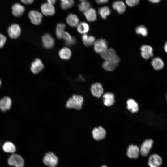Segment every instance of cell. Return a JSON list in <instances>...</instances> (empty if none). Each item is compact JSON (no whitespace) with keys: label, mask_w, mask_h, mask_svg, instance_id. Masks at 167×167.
Returning a JSON list of instances; mask_svg holds the SVG:
<instances>
[{"label":"cell","mask_w":167,"mask_h":167,"mask_svg":"<svg viewBox=\"0 0 167 167\" xmlns=\"http://www.w3.org/2000/svg\"><path fill=\"white\" fill-rule=\"evenodd\" d=\"M101 57L105 61H109L118 65L120 59L116 54L115 50L111 48H107L105 51L100 54Z\"/></svg>","instance_id":"2"},{"label":"cell","mask_w":167,"mask_h":167,"mask_svg":"<svg viewBox=\"0 0 167 167\" xmlns=\"http://www.w3.org/2000/svg\"><path fill=\"white\" fill-rule=\"evenodd\" d=\"M108 43L107 41L103 39H99L95 41L94 49L95 52L101 54L107 49Z\"/></svg>","instance_id":"5"},{"label":"cell","mask_w":167,"mask_h":167,"mask_svg":"<svg viewBox=\"0 0 167 167\" xmlns=\"http://www.w3.org/2000/svg\"><path fill=\"white\" fill-rule=\"evenodd\" d=\"M3 149L5 152L9 153H13L16 150L15 146L10 142L5 143L3 146Z\"/></svg>","instance_id":"29"},{"label":"cell","mask_w":167,"mask_h":167,"mask_svg":"<svg viewBox=\"0 0 167 167\" xmlns=\"http://www.w3.org/2000/svg\"><path fill=\"white\" fill-rule=\"evenodd\" d=\"M104 103L107 106L112 105L115 101L114 95L112 93L107 92L105 93L103 96Z\"/></svg>","instance_id":"18"},{"label":"cell","mask_w":167,"mask_h":167,"mask_svg":"<svg viewBox=\"0 0 167 167\" xmlns=\"http://www.w3.org/2000/svg\"><path fill=\"white\" fill-rule=\"evenodd\" d=\"M162 162V159L160 155L154 154L149 156L148 163L150 167H160Z\"/></svg>","instance_id":"7"},{"label":"cell","mask_w":167,"mask_h":167,"mask_svg":"<svg viewBox=\"0 0 167 167\" xmlns=\"http://www.w3.org/2000/svg\"><path fill=\"white\" fill-rule=\"evenodd\" d=\"M92 134L93 137L95 139L99 140L105 138L106 133L105 130L103 127L99 126L93 129Z\"/></svg>","instance_id":"12"},{"label":"cell","mask_w":167,"mask_h":167,"mask_svg":"<svg viewBox=\"0 0 167 167\" xmlns=\"http://www.w3.org/2000/svg\"><path fill=\"white\" fill-rule=\"evenodd\" d=\"M24 7L20 4H15L12 7V13L16 17L21 16L25 11Z\"/></svg>","instance_id":"19"},{"label":"cell","mask_w":167,"mask_h":167,"mask_svg":"<svg viewBox=\"0 0 167 167\" xmlns=\"http://www.w3.org/2000/svg\"><path fill=\"white\" fill-rule=\"evenodd\" d=\"M41 10L42 13L47 16L53 15L55 13V8L53 5L48 2L42 5Z\"/></svg>","instance_id":"10"},{"label":"cell","mask_w":167,"mask_h":167,"mask_svg":"<svg viewBox=\"0 0 167 167\" xmlns=\"http://www.w3.org/2000/svg\"><path fill=\"white\" fill-rule=\"evenodd\" d=\"M101 167H107L106 166V165H103L102 166H101Z\"/></svg>","instance_id":"44"},{"label":"cell","mask_w":167,"mask_h":167,"mask_svg":"<svg viewBox=\"0 0 167 167\" xmlns=\"http://www.w3.org/2000/svg\"><path fill=\"white\" fill-rule=\"evenodd\" d=\"M21 30L19 26L17 24H13L8 28V33L10 37L12 39H16L20 36Z\"/></svg>","instance_id":"8"},{"label":"cell","mask_w":167,"mask_h":167,"mask_svg":"<svg viewBox=\"0 0 167 167\" xmlns=\"http://www.w3.org/2000/svg\"><path fill=\"white\" fill-rule=\"evenodd\" d=\"M48 3L52 5L54 4L56 2V0H47Z\"/></svg>","instance_id":"41"},{"label":"cell","mask_w":167,"mask_h":167,"mask_svg":"<svg viewBox=\"0 0 167 167\" xmlns=\"http://www.w3.org/2000/svg\"><path fill=\"white\" fill-rule=\"evenodd\" d=\"M98 12L101 17L103 19H105L110 14L111 11L108 7L105 6L99 8Z\"/></svg>","instance_id":"31"},{"label":"cell","mask_w":167,"mask_h":167,"mask_svg":"<svg viewBox=\"0 0 167 167\" xmlns=\"http://www.w3.org/2000/svg\"><path fill=\"white\" fill-rule=\"evenodd\" d=\"M151 64L153 68L156 70L161 69L164 66V62L162 60L158 57L154 58L152 59Z\"/></svg>","instance_id":"24"},{"label":"cell","mask_w":167,"mask_h":167,"mask_svg":"<svg viewBox=\"0 0 167 167\" xmlns=\"http://www.w3.org/2000/svg\"><path fill=\"white\" fill-rule=\"evenodd\" d=\"M29 17L32 23L35 25L40 24L42 21V15L37 11L32 10L28 13Z\"/></svg>","instance_id":"9"},{"label":"cell","mask_w":167,"mask_h":167,"mask_svg":"<svg viewBox=\"0 0 167 167\" xmlns=\"http://www.w3.org/2000/svg\"><path fill=\"white\" fill-rule=\"evenodd\" d=\"M78 8L82 12H85L90 8V4L86 0L81 1L79 4Z\"/></svg>","instance_id":"33"},{"label":"cell","mask_w":167,"mask_h":167,"mask_svg":"<svg viewBox=\"0 0 167 167\" xmlns=\"http://www.w3.org/2000/svg\"><path fill=\"white\" fill-rule=\"evenodd\" d=\"M127 108L132 113H135L139 110L138 104L135 101L132 99H128L127 101Z\"/></svg>","instance_id":"25"},{"label":"cell","mask_w":167,"mask_h":167,"mask_svg":"<svg viewBox=\"0 0 167 167\" xmlns=\"http://www.w3.org/2000/svg\"><path fill=\"white\" fill-rule=\"evenodd\" d=\"M81 1H85V0H80Z\"/></svg>","instance_id":"46"},{"label":"cell","mask_w":167,"mask_h":167,"mask_svg":"<svg viewBox=\"0 0 167 167\" xmlns=\"http://www.w3.org/2000/svg\"><path fill=\"white\" fill-rule=\"evenodd\" d=\"M6 41V37L3 35L0 34V48L4 46Z\"/></svg>","instance_id":"37"},{"label":"cell","mask_w":167,"mask_h":167,"mask_svg":"<svg viewBox=\"0 0 167 167\" xmlns=\"http://www.w3.org/2000/svg\"><path fill=\"white\" fill-rule=\"evenodd\" d=\"M23 3L28 4L32 3L34 0H21Z\"/></svg>","instance_id":"39"},{"label":"cell","mask_w":167,"mask_h":167,"mask_svg":"<svg viewBox=\"0 0 167 167\" xmlns=\"http://www.w3.org/2000/svg\"><path fill=\"white\" fill-rule=\"evenodd\" d=\"M109 0H95L96 2L98 4H103L108 2Z\"/></svg>","instance_id":"40"},{"label":"cell","mask_w":167,"mask_h":167,"mask_svg":"<svg viewBox=\"0 0 167 167\" xmlns=\"http://www.w3.org/2000/svg\"><path fill=\"white\" fill-rule=\"evenodd\" d=\"M164 49L165 51L167 53V41L166 42L164 45Z\"/></svg>","instance_id":"43"},{"label":"cell","mask_w":167,"mask_h":167,"mask_svg":"<svg viewBox=\"0 0 167 167\" xmlns=\"http://www.w3.org/2000/svg\"><path fill=\"white\" fill-rule=\"evenodd\" d=\"M82 40L84 44L87 46H89L93 45L95 41V37L92 36H88L86 34H83Z\"/></svg>","instance_id":"27"},{"label":"cell","mask_w":167,"mask_h":167,"mask_svg":"<svg viewBox=\"0 0 167 167\" xmlns=\"http://www.w3.org/2000/svg\"><path fill=\"white\" fill-rule=\"evenodd\" d=\"M11 101L8 97H4L0 100V109L3 111L8 110L11 108Z\"/></svg>","instance_id":"17"},{"label":"cell","mask_w":167,"mask_h":167,"mask_svg":"<svg viewBox=\"0 0 167 167\" xmlns=\"http://www.w3.org/2000/svg\"><path fill=\"white\" fill-rule=\"evenodd\" d=\"M135 32L137 34L144 36H146L148 34L147 29L146 27L143 25L137 26L135 29Z\"/></svg>","instance_id":"34"},{"label":"cell","mask_w":167,"mask_h":167,"mask_svg":"<svg viewBox=\"0 0 167 167\" xmlns=\"http://www.w3.org/2000/svg\"><path fill=\"white\" fill-rule=\"evenodd\" d=\"M1 80L0 79V86L1 85Z\"/></svg>","instance_id":"45"},{"label":"cell","mask_w":167,"mask_h":167,"mask_svg":"<svg viewBox=\"0 0 167 167\" xmlns=\"http://www.w3.org/2000/svg\"><path fill=\"white\" fill-rule=\"evenodd\" d=\"M84 15L87 19L90 22L96 21L97 19V15L95 10L92 8H90L84 12Z\"/></svg>","instance_id":"20"},{"label":"cell","mask_w":167,"mask_h":167,"mask_svg":"<svg viewBox=\"0 0 167 167\" xmlns=\"http://www.w3.org/2000/svg\"><path fill=\"white\" fill-rule=\"evenodd\" d=\"M142 57L145 59H148L153 56V50L150 45H144L140 48Z\"/></svg>","instance_id":"13"},{"label":"cell","mask_w":167,"mask_h":167,"mask_svg":"<svg viewBox=\"0 0 167 167\" xmlns=\"http://www.w3.org/2000/svg\"><path fill=\"white\" fill-rule=\"evenodd\" d=\"M44 68V65L41 60L36 59L31 64V70L34 74H37L41 72Z\"/></svg>","instance_id":"15"},{"label":"cell","mask_w":167,"mask_h":167,"mask_svg":"<svg viewBox=\"0 0 167 167\" xmlns=\"http://www.w3.org/2000/svg\"></svg>","instance_id":"47"},{"label":"cell","mask_w":167,"mask_h":167,"mask_svg":"<svg viewBox=\"0 0 167 167\" xmlns=\"http://www.w3.org/2000/svg\"><path fill=\"white\" fill-rule=\"evenodd\" d=\"M66 27L65 25L63 23L58 24L56 26V33L57 37L61 39L62 36L64 31Z\"/></svg>","instance_id":"30"},{"label":"cell","mask_w":167,"mask_h":167,"mask_svg":"<svg viewBox=\"0 0 167 167\" xmlns=\"http://www.w3.org/2000/svg\"><path fill=\"white\" fill-rule=\"evenodd\" d=\"M139 149L138 146L131 145L127 149V154L128 157L130 158L136 159L139 156Z\"/></svg>","instance_id":"16"},{"label":"cell","mask_w":167,"mask_h":167,"mask_svg":"<svg viewBox=\"0 0 167 167\" xmlns=\"http://www.w3.org/2000/svg\"><path fill=\"white\" fill-rule=\"evenodd\" d=\"M112 6L113 8L120 14L123 13L126 10L125 4L122 1H116L113 3Z\"/></svg>","instance_id":"21"},{"label":"cell","mask_w":167,"mask_h":167,"mask_svg":"<svg viewBox=\"0 0 167 167\" xmlns=\"http://www.w3.org/2000/svg\"><path fill=\"white\" fill-rule=\"evenodd\" d=\"M60 6L63 9H67L72 7L74 4V0H60Z\"/></svg>","instance_id":"32"},{"label":"cell","mask_w":167,"mask_h":167,"mask_svg":"<svg viewBox=\"0 0 167 167\" xmlns=\"http://www.w3.org/2000/svg\"><path fill=\"white\" fill-rule=\"evenodd\" d=\"M58 54L60 58L62 59L68 60L71 57V52L68 48L64 47L59 51Z\"/></svg>","instance_id":"23"},{"label":"cell","mask_w":167,"mask_h":167,"mask_svg":"<svg viewBox=\"0 0 167 167\" xmlns=\"http://www.w3.org/2000/svg\"><path fill=\"white\" fill-rule=\"evenodd\" d=\"M72 38V37L68 33L65 31L62 36L61 39L64 40L66 42L70 40Z\"/></svg>","instance_id":"36"},{"label":"cell","mask_w":167,"mask_h":167,"mask_svg":"<svg viewBox=\"0 0 167 167\" xmlns=\"http://www.w3.org/2000/svg\"><path fill=\"white\" fill-rule=\"evenodd\" d=\"M9 165L15 167H23L24 161L23 158L19 155L13 154L11 155L8 159Z\"/></svg>","instance_id":"4"},{"label":"cell","mask_w":167,"mask_h":167,"mask_svg":"<svg viewBox=\"0 0 167 167\" xmlns=\"http://www.w3.org/2000/svg\"><path fill=\"white\" fill-rule=\"evenodd\" d=\"M151 2L153 3H157L159 2L161 0H148Z\"/></svg>","instance_id":"42"},{"label":"cell","mask_w":167,"mask_h":167,"mask_svg":"<svg viewBox=\"0 0 167 167\" xmlns=\"http://www.w3.org/2000/svg\"><path fill=\"white\" fill-rule=\"evenodd\" d=\"M153 141L151 139L145 140L139 149L140 154L143 156H147L149 153L152 146Z\"/></svg>","instance_id":"6"},{"label":"cell","mask_w":167,"mask_h":167,"mask_svg":"<svg viewBox=\"0 0 167 167\" xmlns=\"http://www.w3.org/2000/svg\"><path fill=\"white\" fill-rule=\"evenodd\" d=\"M43 161L45 165L49 167H56L58 162V158L53 153L49 152L45 156Z\"/></svg>","instance_id":"3"},{"label":"cell","mask_w":167,"mask_h":167,"mask_svg":"<svg viewBox=\"0 0 167 167\" xmlns=\"http://www.w3.org/2000/svg\"><path fill=\"white\" fill-rule=\"evenodd\" d=\"M42 40L43 45L45 48H51L54 45V39L53 37L49 34H44L42 37Z\"/></svg>","instance_id":"14"},{"label":"cell","mask_w":167,"mask_h":167,"mask_svg":"<svg viewBox=\"0 0 167 167\" xmlns=\"http://www.w3.org/2000/svg\"><path fill=\"white\" fill-rule=\"evenodd\" d=\"M79 19L76 15L70 14L67 17L66 22L71 27L77 26L79 23Z\"/></svg>","instance_id":"22"},{"label":"cell","mask_w":167,"mask_h":167,"mask_svg":"<svg viewBox=\"0 0 167 167\" xmlns=\"http://www.w3.org/2000/svg\"><path fill=\"white\" fill-rule=\"evenodd\" d=\"M91 92L94 96L98 98L100 97L104 92L102 85L99 83H96L93 84L91 86Z\"/></svg>","instance_id":"11"},{"label":"cell","mask_w":167,"mask_h":167,"mask_svg":"<svg viewBox=\"0 0 167 167\" xmlns=\"http://www.w3.org/2000/svg\"><path fill=\"white\" fill-rule=\"evenodd\" d=\"M76 40L75 38L72 37V39L70 41L65 42L66 44L68 45H72L75 43Z\"/></svg>","instance_id":"38"},{"label":"cell","mask_w":167,"mask_h":167,"mask_svg":"<svg viewBox=\"0 0 167 167\" xmlns=\"http://www.w3.org/2000/svg\"><path fill=\"white\" fill-rule=\"evenodd\" d=\"M139 0H126V4L130 7H133L137 5Z\"/></svg>","instance_id":"35"},{"label":"cell","mask_w":167,"mask_h":167,"mask_svg":"<svg viewBox=\"0 0 167 167\" xmlns=\"http://www.w3.org/2000/svg\"><path fill=\"white\" fill-rule=\"evenodd\" d=\"M117 65L109 61H105L102 64V67L104 69L108 71H113L118 66Z\"/></svg>","instance_id":"28"},{"label":"cell","mask_w":167,"mask_h":167,"mask_svg":"<svg viewBox=\"0 0 167 167\" xmlns=\"http://www.w3.org/2000/svg\"><path fill=\"white\" fill-rule=\"evenodd\" d=\"M84 101L82 96L74 94L67 101L66 106L68 108H73L79 110L82 108Z\"/></svg>","instance_id":"1"},{"label":"cell","mask_w":167,"mask_h":167,"mask_svg":"<svg viewBox=\"0 0 167 167\" xmlns=\"http://www.w3.org/2000/svg\"><path fill=\"white\" fill-rule=\"evenodd\" d=\"M77 27L78 32L83 35L86 34L89 30V25L84 22H82L79 23Z\"/></svg>","instance_id":"26"}]
</instances>
